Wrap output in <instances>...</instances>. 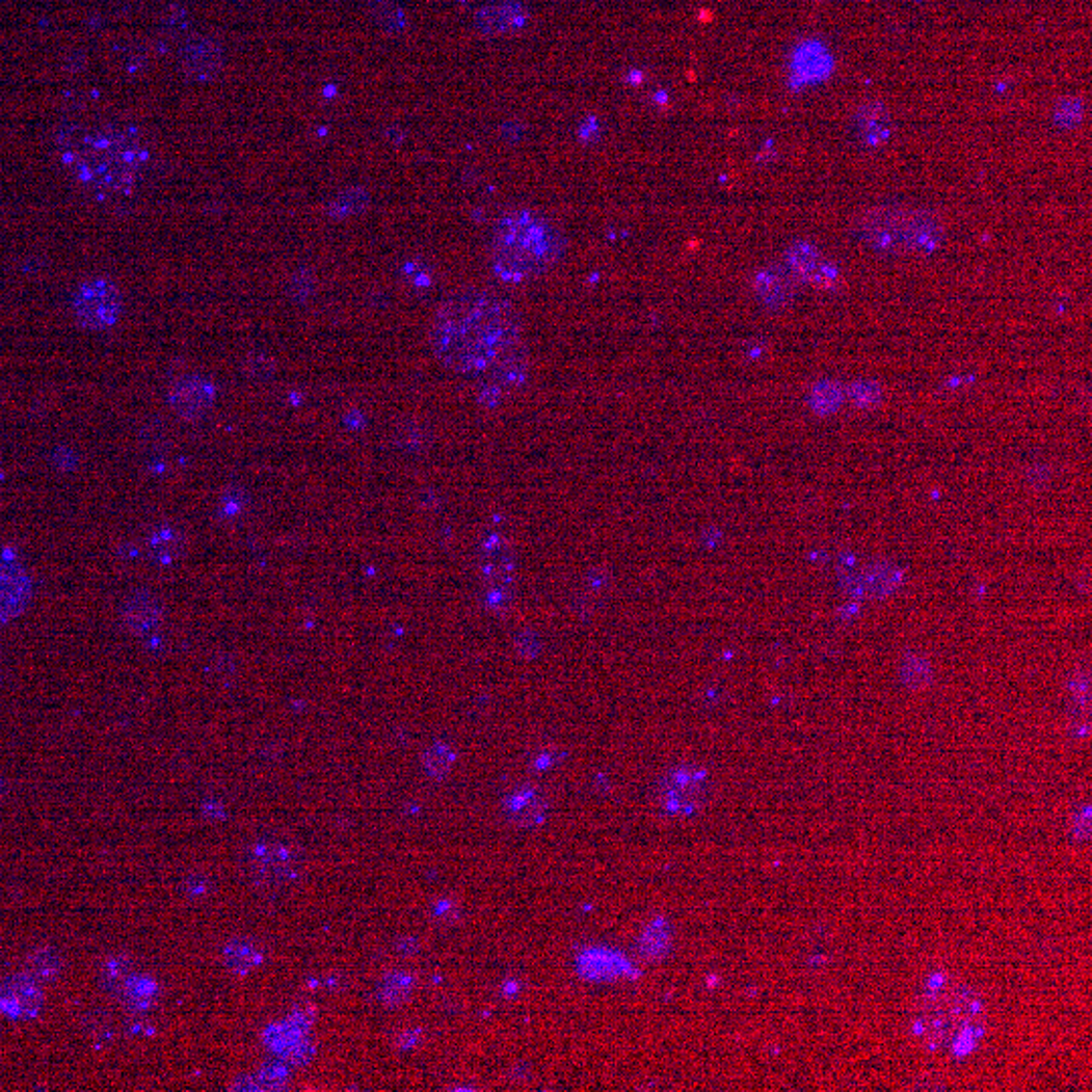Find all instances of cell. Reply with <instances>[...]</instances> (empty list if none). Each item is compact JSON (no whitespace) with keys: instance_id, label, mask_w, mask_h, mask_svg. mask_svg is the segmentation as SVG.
I'll return each instance as SVG.
<instances>
[{"instance_id":"cell-1","label":"cell","mask_w":1092,"mask_h":1092,"mask_svg":"<svg viewBox=\"0 0 1092 1092\" xmlns=\"http://www.w3.org/2000/svg\"><path fill=\"white\" fill-rule=\"evenodd\" d=\"M523 326L514 305L488 290H461L437 308L431 346L444 367L482 377L521 350Z\"/></svg>"},{"instance_id":"cell-2","label":"cell","mask_w":1092,"mask_h":1092,"mask_svg":"<svg viewBox=\"0 0 1092 1092\" xmlns=\"http://www.w3.org/2000/svg\"><path fill=\"white\" fill-rule=\"evenodd\" d=\"M63 164L87 189L126 194L147 168L149 152L138 136L119 128L72 130L59 144Z\"/></svg>"},{"instance_id":"cell-3","label":"cell","mask_w":1092,"mask_h":1092,"mask_svg":"<svg viewBox=\"0 0 1092 1092\" xmlns=\"http://www.w3.org/2000/svg\"><path fill=\"white\" fill-rule=\"evenodd\" d=\"M563 251L565 237L559 227L530 209L502 215L491 233V267L506 284H523L547 273Z\"/></svg>"},{"instance_id":"cell-4","label":"cell","mask_w":1092,"mask_h":1092,"mask_svg":"<svg viewBox=\"0 0 1092 1092\" xmlns=\"http://www.w3.org/2000/svg\"><path fill=\"white\" fill-rule=\"evenodd\" d=\"M858 233L880 251H929L941 243L942 223L929 211L878 207L860 215Z\"/></svg>"},{"instance_id":"cell-5","label":"cell","mask_w":1092,"mask_h":1092,"mask_svg":"<svg viewBox=\"0 0 1092 1092\" xmlns=\"http://www.w3.org/2000/svg\"><path fill=\"white\" fill-rule=\"evenodd\" d=\"M978 1004L967 989L937 991L925 1002V1032L944 1044L963 1038L965 1030L976 1021Z\"/></svg>"},{"instance_id":"cell-6","label":"cell","mask_w":1092,"mask_h":1092,"mask_svg":"<svg viewBox=\"0 0 1092 1092\" xmlns=\"http://www.w3.org/2000/svg\"><path fill=\"white\" fill-rule=\"evenodd\" d=\"M77 322L87 330H110L124 312L119 288L108 277H91L79 284L72 300Z\"/></svg>"},{"instance_id":"cell-7","label":"cell","mask_w":1092,"mask_h":1092,"mask_svg":"<svg viewBox=\"0 0 1092 1092\" xmlns=\"http://www.w3.org/2000/svg\"><path fill=\"white\" fill-rule=\"evenodd\" d=\"M217 401V384L203 375H183L168 389V405L172 414L185 421H198L213 409Z\"/></svg>"},{"instance_id":"cell-8","label":"cell","mask_w":1092,"mask_h":1092,"mask_svg":"<svg viewBox=\"0 0 1092 1092\" xmlns=\"http://www.w3.org/2000/svg\"><path fill=\"white\" fill-rule=\"evenodd\" d=\"M33 600V579L27 566L12 557H0V621L23 615Z\"/></svg>"},{"instance_id":"cell-9","label":"cell","mask_w":1092,"mask_h":1092,"mask_svg":"<svg viewBox=\"0 0 1092 1092\" xmlns=\"http://www.w3.org/2000/svg\"><path fill=\"white\" fill-rule=\"evenodd\" d=\"M43 987L27 971L0 981V1012L10 1019H33L43 1010Z\"/></svg>"},{"instance_id":"cell-10","label":"cell","mask_w":1092,"mask_h":1092,"mask_svg":"<svg viewBox=\"0 0 1092 1092\" xmlns=\"http://www.w3.org/2000/svg\"><path fill=\"white\" fill-rule=\"evenodd\" d=\"M482 568L486 595L498 605L508 600L512 591V553L500 534H490L486 538Z\"/></svg>"},{"instance_id":"cell-11","label":"cell","mask_w":1092,"mask_h":1092,"mask_svg":"<svg viewBox=\"0 0 1092 1092\" xmlns=\"http://www.w3.org/2000/svg\"><path fill=\"white\" fill-rule=\"evenodd\" d=\"M249 868L264 884H284L296 874V858L284 844L264 842L249 850Z\"/></svg>"},{"instance_id":"cell-12","label":"cell","mask_w":1092,"mask_h":1092,"mask_svg":"<svg viewBox=\"0 0 1092 1092\" xmlns=\"http://www.w3.org/2000/svg\"><path fill=\"white\" fill-rule=\"evenodd\" d=\"M164 617V607L160 600L147 589L132 591L122 603V623L124 628L138 638L154 634Z\"/></svg>"},{"instance_id":"cell-13","label":"cell","mask_w":1092,"mask_h":1092,"mask_svg":"<svg viewBox=\"0 0 1092 1092\" xmlns=\"http://www.w3.org/2000/svg\"><path fill=\"white\" fill-rule=\"evenodd\" d=\"M225 63V53L219 41L194 37L187 41L181 53V65L187 76L196 81H209L219 76Z\"/></svg>"},{"instance_id":"cell-14","label":"cell","mask_w":1092,"mask_h":1092,"mask_svg":"<svg viewBox=\"0 0 1092 1092\" xmlns=\"http://www.w3.org/2000/svg\"><path fill=\"white\" fill-rule=\"evenodd\" d=\"M707 797V777L692 771L680 769L666 777L662 785V803L672 811H692Z\"/></svg>"},{"instance_id":"cell-15","label":"cell","mask_w":1092,"mask_h":1092,"mask_svg":"<svg viewBox=\"0 0 1092 1092\" xmlns=\"http://www.w3.org/2000/svg\"><path fill=\"white\" fill-rule=\"evenodd\" d=\"M147 555L156 566L179 563L187 553V534L175 523H160L147 536Z\"/></svg>"},{"instance_id":"cell-16","label":"cell","mask_w":1092,"mask_h":1092,"mask_svg":"<svg viewBox=\"0 0 1092 1092\" xmlns=\"http://www.w3.org/2000/svg\"><path fill=\"white\" fill-rule=\"evenodd\" d=\"M223 961L233 974H249L260 965L262 953L251 939L237 937L223 947Z\"/></svg>"},{"instance_id":"cell-17","label":"cell","mask_w":1092,"mask_h":1092,"mask_svg":"<svg viewBox=\"0 0 1092 1092\" xmlns=\"http://www.w3.org/2000/svg\"><path fill=\"white\" fill-rule=\"evenodd\" d=\"M61 969H63L61 955L51 947H43V949L33 951L27 961V974L38 983H47V981L59 978Z\"/></svg>"},{"instance_id":"cell-18","label":"cell","mask_w":1092,"mask_h":1092,"mask_svg":"<svg viewBox=\"0 0 1092 1092\" xmlns=\"http://www.w3.org/2000/svg\"><path fill=\"white\" fill-rule=\"evenodd\" d=\"M754 292L771 308L783 305L788 301V286L783 277L773 269H761L754 275Z\"/></svg>"},{"instance_id":"cell-19","label":"cell","mask_w":1092,"mask_h":1092,"mask_svg":"<svg viewBox=\"0 0 1092 1092\" xmlns=\"http://www.w3.org/2000/svg\"><path fill=\"white\" fill-rule=\"evenodd\" d=\"M846 399L844 389L833 380H822L811 389L809 405L818 415H829L837 411Z\"/></svg>"},{"instance_id":"cell-20","label":"cell","mask_w":1092,"mask_h":1092,"mask_svg":"<svg viewBox=\"0 0 1092 1092\" xmlns=\"http://www.w3.org/2000/svg\"><path fill=\"white\" fill-rule=\"evenodd\" d=\"M788 262L792 265L793 271L803 277H814L822 271V258H820L818 247L805 241H799L793 245L788 254Z\"/></svg>"},{"instance_id":"cell-21","label":"cell","mask_w":1092,"mask_h":1092,"mask_svg":"<svg viewBox=\"0 0 1092 1092\" xmlns=\"http://www.w3.org/2000/svg\"><path fill=\"white\" fill-rule=\"evenodd\" d=\"M508 811L518 824H530L542 816V803L534 792L516 793L508 801Z\"/></svg>"},{"instance_id":"cell-22","label":"cell","mask_w":1092,"mask_h":1092,"mask_svg":"<svg viewBox=\"0 0 1092 1092\" xmlns=\"http://www.w3.org/2000/svg\"><path fill=\"white\" fill-rule=\"evenodd\" d=\"M901 583V572L893 566L878 565L870 568L864 575V585L868 591L882 597L890 593Z\"/></svg>"},{"instance_id":"cell-23","label":"cell","mask_w":1092,"mask_h":1092,"mask_svg":"<svg viewBox=\"0 0 1092 1092\" xmlns=\"http://www.w3.org/2000/svg\"><path fill=\"white\" fill-rule=\"evenodd\" d=\"M249 508V494L243 490L241 486H231L227 488L221 498H219V516L223 521H239Z\"/></svg>"},{"instance_id":"cell-24","label":"cell","mask_w":1092,"mask_h":1092,"mask_svg":"<svg viewBox=\"0 0 1092 1092\" xmlns=\"http://www.w3.org/2000/svg\"><path fill=\"white\" fill-rule=\"evenodd\" d=\"M126 997L134 1008H149L156 997V983L149 978H130L124 985Z\"/></svg>"},{"instance_id":"cell-25","label":"cell","mask_w":1092,"mask_h":1092,"mask_svg":"<svg viewBox=\"0 0 1092 1092\" xmlns=\"http://www.w3.org/2000/svg\"><path fill=\"white\" fill-rule=\"evenodd\" d=\"M848 399L856 405V407H874L880 403L882 399V389L878 382H872V380H858L854 384H850L848 389Z\"/></svg>"},{"instance_id":"cell-26","label":"cell","mask_w":1092,"mask_h":1092,"mask_svg":"<svg viewBox=\"0 0 1092 1092\" xmlns=\"http://www.w3.org/2000/svg\"><path fill=\"white\" fill-rule=\"evenodd\" d=\"M1085 117V104L1076 98L1062 100L1055 110V122L1062 128H1072L1081 124Z\"/></svg>"},{"instance_id":"cell-27","label":"cell","mask_w":1092,"mask_h":1092,"mask_svg":"<svg viewBox=\"0 0 1092 1092\" xmlns=\"http://www.w3.org/2000/svg\"><path fill=\"white\" fill-rule=\"evenodd\" d=\"M903 680L910 688H923L931 680V668L923 658H908L903 666Z\"/></svg>"},{"instance_id":"cell-28","label":"cell","mask_w":1092,"mask_h":1092,"mask_svg":"<svg viewBox=\"0 0 1092 1092\" xmlns=\"http://www.w3.org/2000/svg\"><path fill=\"white\" fill-rule=\"evenodd\" d=\"M130 980V963L124 959V957H112L108 959V963L104 965V983L108 989H117L126 985V981Z\"/></svg>"},{"instance_id":"cell-29","label":"cell","mask_w":1092,"mask_h":1092,"mask_svg":"<svg viewBox=\"0 0 1092 1092\" xmlns=\"http://www.w3.org/2000/svg\"><path fill=\"white\" fill-rule=\"evenodd\" d=\"M452 751L448 747H444V745H435L425 754V767L435 777H442L444 773H448V769L452 767Z\"/></svg>"},{"instance_id":"cell-30","label":"cell","mask_w":1092,"mask_h":1092,"mask_svg":"<svg viewBox=\"0 0 1092 1092\" xmlns=\"http://www.w3.org/2000/svg\"><path fill=\"white\" fill-rule=\"evenodd\" d=\"M882 117H886V110L880 106V104H868L867 108H862L858 113V119L860 124L864 126H874L878 124Z\"/></svg>"}]
</instances>
